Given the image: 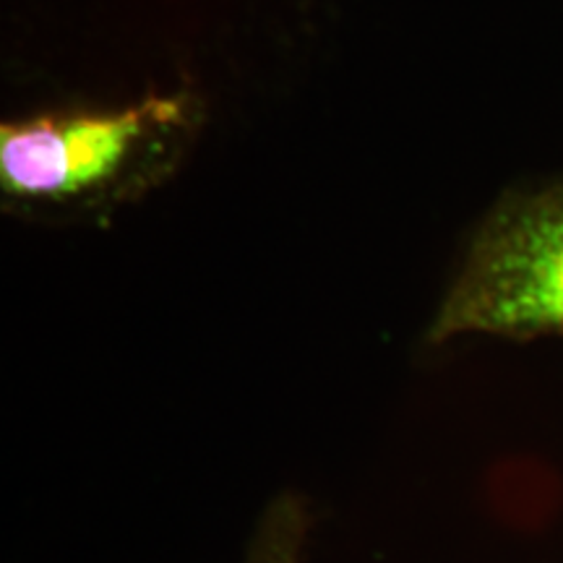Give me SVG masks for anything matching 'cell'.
Here are the masks:
<instances>
[{
	"label": "cell",
	"mask_w": 563,
	"mask_h": 563,
	"mask_svg": "<svg viewBox=\"0 0 563 563\" xmlns=\"http://www.w3.org/2000/svg\"><path fill=\"white\" fill-rule=\"evenodd\" d=\"M473 334L563 336V180L504 196L477 224L426 340Z\"/></svg>",
	"instance_id": "cell-1"
},
{
	"label": "cell",
	"mask_w": 563,
	"mask_h": 563,
	"mask_svg": "<svg viewBox=\"0 0 563 563\" xmlns=\"http://www.w3.org/2000/svg\"><path fill=\"white\" fill-rule=\"evenodd\" d=\"M191 123V100L150 95L123 110L3 123L0 188L13 203L91 207L136 186V159Z\"/></svg>",
	"instance_id": "cell-2"
},
{
	"label": "cell",
	"mask_w": 563,
	"mask_h": 563,
	"mask_svg": "<svg viewBox=\"0 0 563 563\" xmlns=\"http://www.w3.org/2000/svg\"><path fill=\"white\" fill-rule=\"evenodd\" d=\"M313 511L300 493L285 490L262 511L245 545L243 563H306Z\"/></svg>",
	"instance_id": "cell-3"
}]
</instances>
